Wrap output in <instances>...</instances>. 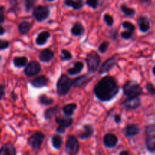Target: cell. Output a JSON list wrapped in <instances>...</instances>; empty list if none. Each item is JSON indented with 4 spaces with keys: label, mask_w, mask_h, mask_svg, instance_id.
Returning a JSON list of instances; mask_svg holds the SVG:
<instances>
[{
    "label": "cell",
    "mask_w": 155,
    "mask_h": 155,
    "mask_svg": "<svg viewBox=\"0 0 155 155\" xmlns=\"http://www.w3.org/2000/svg\"><path fill=\"white\" fill-rule=\"evenodd\" d=\"M119 91L120 87L112 76L103 78L94 89L96 97L101 101H111L119 93Z\"/></svg>",
    "instance_id": "1"
},
{
    "label": "cell",
    "mask_w": 155,
    "mask_h": 155,
    "mask_svg": "<svg viewBox=\"0 0 155 155\" xmlns=\"http://www.w3.org/2000/svg\"><path fill=\"white\" fill-rule=\"evenodd\" d=\"M72 85V80H71L66 75H61L56 84V91L59 96H65L69 92Z\"/></svg>",
    "instance_id": "2"
},
{
    "label": "cell",
    "mask_w": 155,
    "mask_h": 155,
    "mask_svg": "<svg viewBox=\"0 0 155 155\" xmlns=\"http://www.w3.org/2000/svg\"><path fill=\"white\" fill-rule=\"evenodd\" d=\"M123 93L127 97H139L142 90L139 84L133 81H129L125 84L123 87Z\"/></svg>",
    "instance_id": "3"
},
{
    "label": "cell",
    "mask_w": 155,
    "mask_h": 155,
    "mask_svg": "<svg viewBox=\"0 0 155 155\" xmlns=\"http://www.w3.org/2000/svg\"><path fill=\"white\" fill-rule=\"evenodd\" d=\"M86 63L87 65V69L89 72L94 73L97 70L101 63V57L95 52L88 53L86 57Z\"/></svg>",
    "instance_id": "4"
},
{
    "label": "cell",
    "mask_w": 155,
    "mask_h": 155,
    "mask_svg": "<svg viewBox=\"0 0 155 155\" xmlns=\"http://www.w3.org/2000/svg\"><path fill=\"white\" fill-rule=\"evenodd\" d=\"M146 147L151 153L155 152V126H148L146 128Z\"/></svg>",
    "instance_id": "5"
},
{
    "label": "cell",
    "mask_w": 155,
    "mask_h": 155,
    "mask_svg": "<svg viewBox=\"0 0 155 155\" xmlns=\"http://www.w3.org/2000/svg\"><path fill=\"white\" fill-rule=\"evenodd\" d=\"M65 152L68 155H77L79 151V143L74 135L68 136L65 147Z\"/></svg>",
    "instance_id": "6"
},
{
    "label": "cell",
    "mask_w": 155,
    "mask_h": 155,
    "mask_svg": "<svg viewBox=\"0 0 155 155\" xmlns=\"http://www.w3.org/2000/svg\"><path fill=\"white\" fill-rule=\"evenodd\" d=\"M44 138H45V135L42 132H34L28 138V144L34 150H38L41 147V144H43V141H44Z\"/></svg>",
    "instance_id": "7"
},
{
    "label": "cell",
    "mask_w": 155,
    "mask_h": 155,
    "mask_svg": "<svg viewBox=\"0 0 155 155\" xmlns=\"http://www.w3.org/2000/svg\"><path fill=\"white\" fill-rule=\"evenodd\" d=\"M50 15V8L46 5L36 7L33 12V16L37 21H43Z\"/></svg>",
    "instance_id": "8"
},
{
    "label": "cell",
    "mask_w": 155,
    "mask_h": 155,
    "mask_svg": "<svg viewBox=\"0 0 155 155\" xmlns=\"http://www.w3.org/2000/svg\"><path fill=\"white\" fill-rule=\"evenodd\" d=\"M41 71V65L37 61H31L27 65L25 69V73L28 77L36 75Z\"/></svg>",
    "instance_id": "9"
},
{
    "label": "cell",
    "mask_w": 155,
    "mask_h": 155,
    "mask_svg": "<svg viewBox=\"0 0 155 155\" xmlns=\"http://www.w3.org/2000/svg\"><path fill=\"white\" fill-rule=\"evenodd\" d=\"M141 102L139 97H128L127 100L123 103L124 107L128 110H135L141 106Z\"/></svg>",
    "instance_id": "10"
},
{
    "label": "cell",
    "mask_w": 155,
    "mask_h": 155,
    "mask_svg": "<svg viewBox=\"0 0 155 155\" xmlns=\"http://www.w3.org/2000/svg\"><path fill=\"white\" fill-rule=\"evenodd\" d=\"M103 141H104V144L106 147L111 148V147H115L117 144L118 138H117V137L114 134L108 133L104 135Z\"/></svg>",
    "instance_id": "11"
},
{
    "label": "cell",
    "mask_w": 155,
    "mask_h": 155,
    "mask_svg": "<svg viewBox=\"0 0 155 155\" xmlns=\"http://www.w3.org/2000/svg\"><path fill=\"white\" fill-rule=\"evenodd\" d=\"M115 64H116V59H115V57H110L107 59L101 65V69H100V74H104V73L108 72L110 69H112L114 67Z\"/></svg>",
    "instance_id": "12"
},
{
    "label": "cell",
    "mask_w": 155,
    "mask_h": 155,
    "mask_svg": "<svg viewBox=\"0 0 155 155\" xmlns=\"http://www.w3.org/2000/svg\"><path fill=\"white\" fill-rule=\"evenodd\" d=\"M53 57H54V53L50 49H45L39 54V59L44 62H50L53 59Z\"/></svg>",
    "instance_id": "13"
},
{
    "label": "cell",
    "mask_w": 155,
    "mask_h": 155,
    "mask_svg": "<svg viewBox=\"0 0 155 155\" xmlns=\"http://www.w3.org/2000/svg\"><path fill=\"white\" fill-rule=\"evenodd\" d=\"M139 132V127L136 124H129L125 127L124 133L127 137H132L138 135Z\"/></svg>",
    "instance_id": "14"
},
{
    "label": "cell",
    "mask_w": 155,
    "mask_h": 155,
    "mask_svg": "<svg viewBox=\"0 0 155 155\" xmlns=\"http://www.w3.org/2000/svg\"><path fill=\"white\" fill-rule=\"evenodd\" d=\"M94 133V129L91 125H84L83 126V130L78 134V137L81 139H87L92 136Z\"/></svg>",
    "instance_id": "15"
},
{
    "label": "cell",
    "mask_w": 155,
    "mask_h": 155,
    "mask_svg": "<svg viewBox=\"0 0 155 155\" xmlns=\"http://www.w3.org/2000/svg\"><path fill=\"white\" fill-rule=\"evenodd\" d=\"M50 37V34L48 31H43L37 35V38H36V44L39 46L44 45L47 42Z\"/></svg>",
    "instance_id": "16"
},
{
    "label": "cell",
    "mask_w": 155,
    "mask_h": 155,
    "mask_svg": "<svg viewBox=\"0 0 155 155\" xmlns=\"http://www.w3.org/2000/svg\"><path fill=\"white\" fill-rule=\"evenodd\" d=\"M0 155H16L15 147L12 144H5L0 149Z\"/></svg>",
    "instance_id": "17"
},
{
    "label": "cell",
    "mask_w": 155,
    "mask_h": 155,
    "mask_svg": "<svg viewBox=\"0 0 155 155\" xmlns=\"http://www.w3.org/2000/svg\"><path fill=\"white\" fill-rule=\"evenodd\" d=\"M138 24L140 31L142 32H147L150 29V22L147 18L144 17V16L140 17L138 19Z\"/></svg>",
    "instance_id": "18"
},
{
    "label": "cell",
    "mask_w": 155,
    "mask_h": 155,
    "mask_svg": "<svg viewBox=\"0 0 155 155\" xmlns=\"http://www.w3.org/2000/svg\"><path fill=\"white\" fill-rule=\"evenodd\" d=\"M47 82H48L47 78L45 76L43 75L35 78L31 81V84H32V85L35 87H44V86L47 85Z\"/></svg>",
    "instance_id": "19"
},
{
    "label": "cell",
    "mask_w": 155,
    "mask_h": 155,
    "mask_svg": "<svg viewBox=\"0 0 155 155\" xmlns=\"http://www.w3.org/2000/svg\"><path fill=\"white\" fill-rule=\"evenodd\" d=\"M65 5L74 10H79L82 8L84 3L82 0H65Z\"/></svg>",
    "instance_id": "20"
},
{
    "label": "cell",
    "mask_w": 155,
    "mask_h": 155,
    "mask_svg": "<svg viewBox=\"0 0 155 155\" xmlns=\"http://www.w3.org/2000/svg\"><path fill=\"white\" fill-rule=\"evenodd\" d=\"M83 68H84V64H83V62H80V61H78V62H76L74 63V67L68 68L67 72L69 74H71V75H75V74H78V73L81 72Z\"/></svg>",
    "instance_id": "21"
},
{
    "label": "cell",
    "mask_w": 155,
    "mask_h": 155,
    "mask_svg": "<svg viewBox=\"0 0 155 155\" xmlns=\"http://www.w3.org/2000/svg\"><path fill=\"white\" fill-rule=\"evenodd\" d=\"M84 28L80 22H76L71 28V33L74 36H81L84 34Z\"/></svg>",
    "instance_id": "22"
},
{
    "label": "cell",
    "mask_w": 155,
    "mask_h": 155,
    "mask_svg": "<svg viewBox=\"0 0 155 155\" xmlns=\"http://www.w3.org/2000/svg\"><path fill=\"white\" fill-rule=\"evenodd\" d=\"M89 80H90L89 77H87V75L80 76V77L77 78L75 79L72 80V85H74V87H81V86L87 84Z\"/></svg>",
    "instance_id": "23"
},
{
    "label": "cell",
    "mask_w": 155,
    "mask_h": 155,
    "mask_svg": "<svg viewBox=\"0 0 155 155\" xmlns=\"http://www.w3.org/2000/svg\"><path fill=\"white\" fill-rule=\"evenodd\" d=\"M56 122L59 126H62L63 128H68L73 123V120L71 118H61V117H57L56 118Z\"/></svg>",
    "instance_id": "24"
},
{
    "label": "cell",
    "mask_w": 155,
    "mask_h": 155,
    "mask_svg": "<svg viewBox=\"0 0 155 155\" xmlns=\"http://www.w3.org/2000/svg\"><path fill=\"white\" fill-rule=\"evenodd\" d=\"M31 27H32V25L29 22L24 21L21 22V24H19L18 25V31L22 35H25V34H27L31 30Z\"/></svg>",
    "instance_id": "25"
},
{
    "label": "cell",
    "mask_w": 155,
    "mask_h": 155,
    "mask_svg": "<svg viewBox=\"0 0 155 155\" xmlns=\"http://www.w3.org/2000/svg\"><path fill=\"white\" fill-rule=\"evenodd\" d=\"M13 63L15 67H24L28 63V58L25 56H16L13 59Z\"/></svg>",
    "instance_id": "26"
},
{
    "label": "cell",
    "mask_w": 155,
    "mask_h": 155,
    "mask_svg": "<svg viewBox=\"0 0 155 155\" xmlns=\"http://www.w3.org/2000/svg\"><path fill=\"white\" fill-rule=\"evenodd\" d=\"M76 108H77V105L75 104H68L64 106L62 108V111L65 116H71Z\"/></svg>",
    "instance_id": "27"
},
{
    "label": "cell",
    "mask_w": 155,
    "mask_h": 155,
    "mask_svg": "<svg viewBox=\"0 0 155 155\" xmlns=\"http://www.w3.org/2000/svg\"><path fill=\"white\" fill-rule=\"evenodd\" d=\"M58 113V107H53V108L48 109L44 112V118L47 120H50L53 118V116Z\"/></svg>",
    "instance_id": "28"
},
{
    "label": "cell",
    "mask_w": 155,
    "mask_h": 155,
    "mask_svg": "<svg viewBox=\"0 0 155 155\" xmlns=\"http://www.w3.org/2000/svg\"><path fill=\"white\" fill-rule=\"evenodd\" d=\"M52 144L56 149H59L62 144V138L60 135H55L52 138Z\"/></svg>",
    "instance_id": "29"
},
{
    "label": "cell",
    "mask_w": 155,
    "mask_h": 155,
    "mask_svg": "<svg viewBox=\"0 0 155 155\" xmlns=\"http://www.w3.org/2000/svg\"><path fill=\"white\" fill-rule=\"evenodd\" d=\"M39 101H40V103H41V104L45 106L51 105V104H53V102H54V100H53V98L49 97H47V95L45 94L41 95L40 97H39Z\"/></svg>",
    "instance_id": "30"
},
{
    "label": "cell",
    "mask_w": 155,
    "mask_h": 155,
    "mask_svg": "<svg viewBox=\"0 0 155 155\" xmlns=\"http://www.w3.org/2000/svg\"><path fill=\"white\" fill-rule=\"evenodd\" d=\"M120 9H121V11L123 12L126 16H128V17H132V16H133L135 14V9H133V8H129V7H128L126 5H121Z\"/></svg>",
    "instance_id": "31"
},
{
    "label": "cell",
    "mask_w": 155,
    "mask_h": 155,
    "mask_svg": "<svg viewBox=\"0 0 155 155\" xmlns=\"http://www.w3.org/2000/svg\"><path fill=\"white\" fill-rule=\"evenodd\" d=\"M72 58V55L71 54L69 51L66 50H62V53H61L60 59H62V61H68L70 60V59Z\"/></svg>",
    "instance_id": "32"
},
{
    "label": "cell",
    "mask_w": 155,
    "mask_h": 155,
    "mask_svg": "<svg viewBox=\"0 0 155 155\" xmlns=\"http://www.w3.org/2000/svg\"><path fill=\"white\" fill-rule=\"evenodd\" d=\"M122 26H123L125 29H127V31H132V32H134V31H135V25L129 21H124L122 24Z\"/></svg>",
    "instance_id": "33"
},
{
    "label": "cell",
    "mask_w": 155,
    "mask_h": 155,
    "mask_svg": "<svg viewBox=\"0 0 155 155\" xmlns=\"http://www.w3.org/2000/svg\"><path fill=\"white\" fill-rule=\"evenodd\" d=\"M104 21L107 23V25H108V26H112V25H113V22H114L113 17H112V16L109 14L104 15Z\"/></svg>",
    "instance_id": "34"
},
{
    "label": "cell",
    "mask_w": 155,
    "mask_h": 155,
    "mask_svg": "<svg viewBox=\"0 0 155 155\" xmlns=\"http://www.w3.org/2000/svg\"><path fill=\"white\" fill-rule=\"evenodd\" d=\"M35 2L36 0H25V8H26L27 12L31 10L34 7Z\"/></svg>",
    "instance_id": "35"
},
{
    "label": "cell",
    "mask_w": 155,
    "mask_h": 155,
    "mask_svg": "<svg viewBox=\"0 0 155 155\" xmlns=\"http://www.w3.org/2000/svg\"><path fill=\"white\" fill-rule=\"evenodd\" d=\"M108 47L109 43L107 42V41H104V42H103L102 44L99 46V48L98 49H99V51L101 52V53H104L107 51V49H108Z\"/></svg>",
    "instance_id": "36"
},
{
    "label": "cell",
    "mask_w": 155,
    "mask_h": 155,
    "mask_svg": "<svg viewBox=\"0 0 155 155\" xmlns=\"http://www.w3.org/2000/svg\"><path fill=\"white\" fill-rule=\"evenodd\" d=\"M132 34H133V32H132V31H123V32H122L121 36L123 38L128 40V39H130L131 37H132Z\"/></svg>",
    "instance_id": "37"
},
{
    "label": "cell",
    "mask_w": 155,
    "mask_h": 155,
    "mask_svg": "<svg viewBox=\"0 0 155 155\" xmlns=\"http://www.w3.org/2000/svg\"><path fill=\"white\" fill-rule=\"evenodd\" d=\"M86 2L89 6L93 8H97V0H86Z\"/></svg>",
    "instance_id": "38"
},
{
    "label": "cell",
    "mask_w": 155,
    "mask_h": 155,
    "mask_svg": "<svg viewBox=\"0 0 155 155\" xmlns=\"http://www.w3.org/2000/svg\"><path fill=\"white\" fill-rule=\"evenodd\" d=\"M9 46V43L6 41H2L0 40V50H5L7 49Z\"/></svg>",
    "instance_id": "39"
},
{
    "label": "cell",
    "mask_w": 155,
    "mask_h": 155,
    "mask_svg": "<svg viewBox=\"0 0 155 155\" xmlns=\"http://www.w3.org/2000/svg\"><path fill=\"white\" fill-rule=\"evenodd\" d=\"M146 87H147V90L151 94L155 95V87H153L150 83H148V84H147V86H146Z\"/></svg>",
    "instance_id": "40"
},
{
    "label": "cell",
    "mask_w": 155,
    "mask_h": 155,
    "mask_svg": "<svg viewBox=\"0 0 155 155\" xmlns=\"http://www.w3.org/2000/svg\"><path fill=\"white\" fill-rule=\"evenodd\" d=\"M5 95V87L4 86L0 85V100L2 99Z\"/></svg>",
    "instance_id": "41"
},
{
    "label": "cell",
    "mask_w": 155,
    "mask_h": 155,
    "mask_svg": "<svg viewBox=\"0 0 155 155\" xmlns=\"http://www.w3.org/2000/svg\"><path fill=\"white\" fill-rule=\"evenodd\" d=\"M114 120L116 123H120L121 122V116L120 115H115Z\"/></svg>",
    "instance_id": "42"
},
{
    "label": "cell",
    "mask_w": 155,
    "mask_h": 155,
    "mask_svg": "<svg viewBox=\"0 0 155 155\" xmlns=\"http://www.w3.org/2000/svg\"><path fill=\"white\" fill-rule=\"evenodd\" d=\"M65 131V128H63L62 126H58V128L56 129V132H59V133H64Z\"/></svg>",
    "instance_id": "43"
},
{
    "label": "cell",
    "mask_w": 155,
    "mask_h": 155,
    "mask_svg": "<svg viewBox=\"0 0 155 155\" xmlns=\"http://www.w3.org/2000/svg\"><path fill=\"white\" fill-rule=\"evenodd\" d=\"M4 20H5V17H4V15L2 14V13H0V25H1V24L3 23Z\"/></svg>",
    "instance_id": "44"
},
{
    "label": "cell",
    "mask_w": 155,
    "mask_h": 155,
    "mask_svg": "<svg viewBox=\"0 0 155 155\" xmlns=\"http://www.w3.org/2000/svg\"><path fill=\"white\" fill-rule=\"evenodd\" d=\"M4 33H5V29H4L3 27L0 25V35H2V34H4Z\"/></svg>",
    "instance_id": "45"
},
{
    "label": "cell",
    "mask_w": 155,
    "mask_h": 155,
    "mask_svg": "<svg viewBox=\"0 0 155 155\" xmlns=\"http://www.w3.org/2000/svg\"><path fill=\"white\" fill-rule=\"evenodd\" d=\"M120 155H130L129 151H126V150H123V151L120 152Z\"/></svg>",
    "instance_id": "46"
},
{
    "label": "cell",
    "mask_w": 155,
    "mask_h": 155,
    "mask_svg": "<svg viewBox=\"0 0 155 155\" xmlns=\"http://www.w3.org/2000/svg\"><path fill=\"white\" fill-rule=\"evenodd\" d=\"M153 74L155 75V66L153 68Z\"/></svg>",
    "instance_id": "47"
},
{
    "label": "cell",
    "mask_w": 155,
    "mask_h": 155,
    "mask_svg": "<svg viewBox=\"0 0 155 155\" xmlns=\"http://www.w3.org/2000/svg\"><path fill=\"white\" fill-rule=\"evenodd\" d=\"M47 1H49V2H52V1H54V0H47Z\"/></svg>",
    "instance_id": "48"
}]
</instances>
